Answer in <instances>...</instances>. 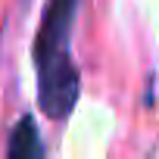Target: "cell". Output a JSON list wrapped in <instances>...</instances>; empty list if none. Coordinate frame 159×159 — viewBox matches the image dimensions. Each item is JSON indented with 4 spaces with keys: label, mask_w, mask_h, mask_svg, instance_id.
<instances>
[{
    "label": "cell",
    "mask_w": 159,
    "mask_h": 159,
    "mask_svg": "<svg viewBox=\"0 0 159 159\" xmlns=\"http://www.w3.org/2000/svg\"><path fill=\"white\" fill-rule=\"evenodd\" d=\"M81 0H47L34 34V72H38V106L50 122H66L81 94V75L72 59V28Z\"/></svg>",
    "instance_id": "obj_1"
},
{
    "label": "cell",
    "mask_w": 159,
    "mask_h": 159,
    "mask_svg": "<svg viewBox=\"0 0 159 159\" xmlns=\"http://www.w3.org/2000/svg\"><path fill=\"white\" fill-rule=\"evenodd\" d=\"M3 159H47L34 116H22V119L13 125L10 140H7V156H3Z\"/></svg>",
    "instance_id": "obj_2"
}]
</instances>
